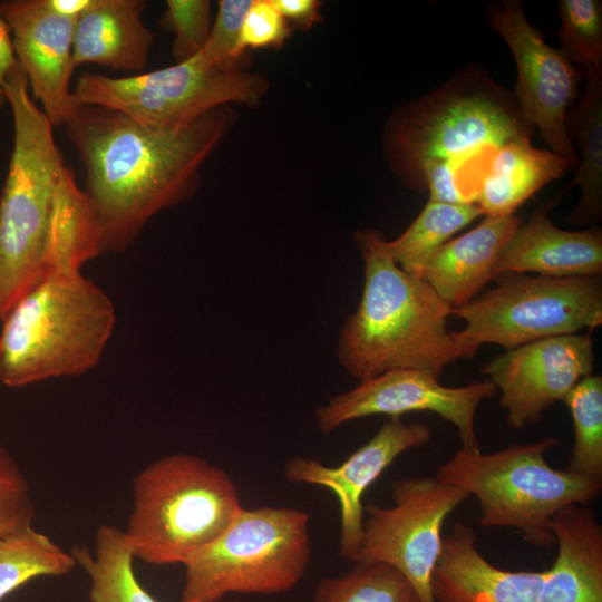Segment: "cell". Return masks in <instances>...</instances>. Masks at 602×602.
I'll return each instance as SVG.
<instances>
[{"label":"cell","mask_w":602,"mask_h":602,"mask_svg":"<svg viewBox=\"0 0 602 602\" xmlns=\"http://www.w3.org/2000/svg\"><path fill=\"white\" fill-rule=\"evenodd\" d=\"M234 122L231 106L186 126L154 127L114 109L78 105L65 126L86 172L99 255L126 251L151 219L190 200Z\"/></svg>","instance_id":"1"},{"label":"cell","mask_w":602,"mask_h":602,"mask_svg":"<svg viewBox=\"0 0 602 602\" xmlns=\"http://www.w3.org/2000/svg\"><path fill=\"white\" fill-rule=\"evenodd\" d=\"M513 93L477 66L402 105L388 118L385 156L400 181L428 200L476 204L495 154L507 143L531 138Z\"/></svg>","instance_id":"2"},{"label":"cell","mask_w":602,"mask_h":602,"mask_svg":"<svg viewBox=\"0 0 602 602\" xmlns=\"http://www.w3.org/2000/svg\"><path fill=\"white\" fill-rule=\"evenodd\" d=\"M383 234L372 227L355 234L363 263L359 304L342 324L336 346L339 365L359 381L396 369L438 378L466 358L447 329L453 307L420 276L391 258Z\"/></svg>","instance_id":"3"},{"label":"cell","mask_w":602,"mask_h":602,"mask_svg":"<svg viewBox=\"0 0 602 602\" xmlns=\"http://www.w3.org/2000/svg\"><path fill=\"white\" fill-rule=\"evenodd\" d=\"M115 322L111 299L80 271L46 275L0 323V382L21 388L89 371Z\"/></svg>","instance_id":"4"},{"label":"cell","mask_w":602,"mask_h":602,"mask_svg":"<svg viewBox=\"0 0 602 602\" xmlns=\"http://www.w3.org/2000/svg\"><path fill=\"white\" fill-rule=\"evenodd\" d=\"M4 90L13 119V145L0 197V323L46 275L55 198L66 168L54 126L31 98L19 64Z\"/></svg>","instance_id":"5"},{"label":"cell","mask_w":602,"mask_h":602,"mask_svg":"<svg viewBox=\"0 0 602 602\" xmlns=\"http://www.w3.org/2000/svg\"><path fill=\"white\" fill-rule=\"evenodd\" d=\"M133 498L123 532L134 557L153 565L184 564L243 507L224 469L186 453L163 456L137 473Z\"/></svg>","instance_id":"6"},{"label":"cell","mask_w":602,"mask_h":602,"mask_svg":"<svg viewBox=\"0 0 602 602\" xmlns=\"http://www.w3.org/2000/svg\"><path fill=\"white\" fill-rule=\"evenodd\" d=\"M557 444L543 437L494 453L460 448L435 477L476 497L483 526L511 527L528 544L550 548L555 544L554 515L594 501L602 489L601 479L548 465L545 455Z\"/></svg>","instance_id":"7"},{"label":"cell","mask_w":602,"mask_h":602,"mask_svg":"<svg viewBox=\"0 0 602 602\" xmlns=\"http://www.w3.org/2000/svg\"><path fill=\"white\" fill-rule=\"evenodd\" d=\"M310 515L294 507L241 508L225 530L183 565L179 602H219L230 593L276 594L304 576Z\"/></svg>","instance_id":"8"},{"label":"cell","mask_w":602,"mask_h":602,"mask_svg":"<svg viewBox=\"0 0 602 602\" xmlns=\"http://www.w3.org/2000/svg\"><path fill=\"white\" fill-rule=\"evenodd\" d=\"M494 282L492 289L453 308L452 315L465 321V328L454 336L466 358L486 343L508 350L602 324L601 275L550 278L503 272Z\"/></svg>","instance_id":"9"},{"label":"cell","mask_w":602,"mask_h":602,"mask_svg":"<svg viewBox=\"0 0 602 602\" xmlns=\"http://www.w3.org/2000/svg\"><path fill=\"white\" fill-rule=\"evenodd\" d=\"M269 82L246 68L223 69L200 51L169 67L126 77L85 72L72 87L78 105L101 106L154 127H182L223 106H256Z\"/></svg>","instance_id":"10"},{"label":"cell","mask_w":602,"mask_h":602,"mask_svg":"<svg viewBox=\"0 0 602 602\" xmlns=\"http://www.w3.org/2000/svg\"><path fill=\"white\" fill-rule=\"evenodd\" d=\"M394 506L365 507L357 562L385 563L414 586L420 602H435L431 577L441 552L446 517L468 495L436 477H406L394 483Z\"/></svg>","instance_id":"11"},{"label":"cell","mask_w":602,"mask_h":602,"mask_svg":"<svg viewBox=\"0 0 602 602\" xmlns=\"http://www.w3.org/2000/svg\"><path fill=\"white\" fill-rule=\"evenodd\" d=\"M489 26L508 46L517 70L513 93L527 124L550 151L576 171L579 158L566 129V116L577 97L581 74L556 48L545 42L518 0L488 6Z\"/></svg>","instance_id":"12"},{"label":"cell","mask_w":602,"mask_h":602,"mask_svg":"<svg viewBox=\"0 0 602 602\" xmlns=\"http://www.w3.org/2000/svg\"><path fill=\"white\" fill-rule=\"evenodd\" d=\"M496 391L489 380L447 387L425 371L396 369L361 380L332 397L315 409V421L323 434H330L346 423L369 416L400 418L407 412L431 411L457 428L462 449L479 452L476 411Z\"/></svg>","instance_id":"13"},{"label":"cell","mask_w":602,"mask_h":602,"mask_svg":"<svg viewBox=\"0 0 602 602\" xmlns=\"http://www.w3.org/2000/svg\"><path fill=\"white\" fill-rule=\"evenodd\" d=\"M590 333H572L532 341L508 349L482 372L501 391L506 421L521 429L542 419L554 402L564 401L584 377L592 375Z\"/></svg>","instance_id":"14"},{"label":"cell","mask_w":602,"mask_h":602,"mask_svg":"<svg viewBox=\"0 0 602 602\" xmlns=\"http://www.w3.org/2000/svg\"><path fill=\"white\" fill-rule=\"evenodd\" d=\"M430 438L431 430L426 424L391 418L339 466L294 457L285 464L284 476L292 484L323 486L336 495L340 505L339 551L341 556L356 563L362 540L365 492L397 457Z\"/></svg>","instance_id":"15"},{"label":"cell","mask_w":602,"mask_h":602,"mask_svg":"<svg viewBox=\"0 0 602 602\" xmlns=\"http://www.w3.org/2000/svg\"><path fill=\"white\" fill-rule=\"evenodd\" d=\"M0 16L33 99L54 127L65 125L78 106L70 86L76 20L56 13L46 0L0 1Z\"/></svg>","instance_id":"16"},{"label":"cell","mask_w":602,"mask_h":602,"mask_svg":"<svg viewBox=\"0 0 602 602\" xmlns=\"http://www.w3.org/2000/svg\"><path fill=\"white\" fill-rule=\"evenodd\" d=\"M476 533L456 522L443 540L431 577L435 602H537L547 576L542 571H508L477 548Z\"/></svg>","instance_id":"17"},{"label":"cell","mask_w":602,"mask_h":602,"mask_svg":"<svg viewBox=\"0 0 602 602\" xmlns=\"http://www.w3.org/2000/svg\"><path fill=\"white\" fill-rule=\"evenodd\" d=\"M503 272L550 278L599 276L602 273V231L592 226L566 231L553 224L547 205L538 207L513 232L496 265Z\"/></svg>","instance_id":"18"},{"label":"cell","mask_w":602,"mask_h":602,"mask_svg":"<svg viewBox=\"0 0 602 602\" xmlns=\"http://www.w3.org/2000/svg\"><path fill=\"white\" fill-rule=\"evenodd\" d=\"M522 221L515 214L484 216L474 229L437 249L420 278L453 308L464 305L494 281L498 255Z\"/></svg>","instance_id":"19"},{"label":"cell","mask_w":602,"mask_h":602,"mask_svg":"<svg viewBox=\"0 0 602 602\" xmlns=\"http://www.w3.org/2000/svg\"><path fill=\"white\" fill-rule=\"evenodd\" d=\"M144 0H95L75 25L72 65L97 64L142 74L155 35L143 21Z\"/></svg>","instance_id":"20"},{"label":"cell","mask_w":602,"mask_h":602,"mask_svg":"<svg viewBox=\"0 0 602 602\" xmlns=\"http://www.w3.org/2000/svg\"><path fill=\"white\" fill-rule=\"evenodd\" d=\"M557 545L537 602H602V527L583 505H570L553 517Z\"/></svg>","instance_id":"21"},{"label":"cell","mask_w":602,"mask_h":602,"mask_svg":"<svg viewBox=\"0 0 602 602\" xmlns=\"http://www.w3.org/2000/svg\"><path fill=\"white\" fill-rule=\"evenodd\" d=\"M569 165L546 148L521 138L494 156L479 186L476 205L483 216H508L548 183L569 172Z\"/></svg>","instance_id":"22"},{"label":"cell","mask_w":602,"mask_h":602,"mask_svg":"<svg viewBox=\"0 0 602 602\" xmlns=\"http://www.w3.org/2000/svg\"><path fill=\"white\" fill-rule=\"evenodd\" d=\"M581 100L566 116L567 134L579 148L576 175L569 187L581 195L567 221L589 224L602 216V72L584 76Z\"/></svg>","instance_id":"23"},{"label":"cell","mask_w":602,"mask_h":602,"mask_svg":"<svg viewBox=\"0 0 602 602\" xmlns=\"http://www.w3.org/2000/svg\"><path fill=\"white\" fill-rule=\"evenodd\" d=\"M98 255L95 214L72 171L66 166L55 198L45 256L46 275L80 271L82 264Z\"/></svg>","instance_id":"24"},{"label":"cell","mask_w":602,"mask_h":602,"mask_svg":"<svg viewBox=\"0 0 602 602\" xmlns=\"http://www.w3.org/2000/svg\"><path fill=\"white\" fill-rule=\"evenodd\" d=\"M70 553L89 577L90 602H158L136 577L135 557L116 526H98L94 553L86 545H75Z\"/></svg>","instance_id":"25"},{"label":"cell","mask_w":602,"mask_h":602,"mask_svg":"<svg viewBox=\"0 0 602 602\" xmlns=\"http://www.w3.org/2000/svg\"><path fill=\"white\" fill-rule=\"evenodd\" d=\"M480 215L476 204L428 200L410 225L397 239L387 241L388 251L404 271L420 276L431 254Z\"/></svg>","instance_id":"26"},{"label":"cell","mask_w":602,"mask_h":602,"mask_svg":"<svg viewBox=\"0 0 602 602\" xmlns=\"http://www.w3.org/2000/svg\"><path fill=\"white\" fill-rule=\"evenodd\" d=\"M77 562L32 525L0 538V601L38 576H61Z\"/></svg>","instance_id":"27"},{"label":"cell","mask_w":602,"mask_h":602,"mask_svg":"<svg viewBox=\"0 0 602 602\" xmlns=\"http://www.w3.org/2000/svg\"><path fill=\"white\" fill-rule=\"evenodd\" d=\"M313 602H420L414 586L385 563L358 562L340 576L322 579Z\"/></svg>","instance_id":"28"},{"label":"cell","mask_w":602,"mask_h":602,"mask_svg":"<svg viewBox=\"0 0 602 602\" xmlns=\"http://www.w3.org/2000/svg\"><path fill=\"white\" fill-rule=\"evenodd\" d=\"M573 420L574 443L569 470L602 479V378L580 380L564 399Z\"/></svg>","instance_id":"29"},{"label":"cell","mask_w":602,"mask_h":602,"mask_svg":"<svg viewBox=\"0 0 602 602\" xmlns=\"http://www.w3.org/2000/svg\"><path fill=\"white\" fill-rule=\"evenodd\" d=\"M560 50L583 76L602 72V1L560 0Z\"/></svg>","instance_id":"30"},{"label":"cell","mask_w":602,"mask_h":602,"mask_svg":"<svg viewBox=\"0 0 602 602\" xmlns=\"http://www.w3.org/2000/svg\"><path fill=\"white\" fill-rule=\"evenodd\" d=\"M208 0H167L159 25L174 35L175 62L185 61L203 50L212 28Z\"/></svg>","instance_id":"31"},{"label":"cell","mask_w":602,"mask_h":602,"mask_svg":"<svg viewBox=\"0 0 602 602\" xmlns=\"http://www.w3.org/2000/svg\"><path fill=\"white\" fill-rule=\"evenodd\" d=\"M252 0H221L212 23L211 32L202 52L215 66L223 69H240L246 61L241 50L242 25Z\"/></svg>","instance_id":"32"},{"label":"cell","mask_w":602,"mask_h":602,"mask_svg":"<svg viewBox=\"0 0 602 602\" xmlns=\"http://www.w3.org/2000/svg\"><path fill=\"white\" fill-rule=\"evenodd\" d=\"M35 516L28 479L0 443V538L32 525Z\"/></svg>","instance_id":"33"},{"label":"cell","mask_w":602,"mask_h":602,"mask_svg":"<svg viewBox=\"0 0 602 602\" xmlns=\"http://www.w3.org/2000/svg\"><path fill=\"white\" fill-rule=\"evenodd\" d=\"M291 31L272 0H252L242 25L241 50L246 54L250 49L281 48Z\"/></svg>","instance_id":"34"},{"label":"cell","mask_w":602,"mask_h":602,"mask_svg":"<svg viewBox=\"0 0 602 602\" xmlns=\"http://www.w3.org/2000/svg\"><path fill=\"white\" fill-rule=\"evenodd\" d=\"M290 28L307 31L321 22L322 2L318 0H272Z\"/></svg>","instance_id":"35"},{"label":"cell","mask_w":602,"mask_h":602,"mask_svg":"<svg viewBox=\"0 0 602 602\" xmlns=\"http://www.w3.org/2000/svg\"><path fill=\"white\" fill-rule=\"evenodd\" d=\"M17 65L18 60L9 27L0 16V111L8 105L4 86Z\"/></svg>","instance_id":"36"},{"label":"cell","mask_w":602,"mask_h":602,"mask_svg":"<svg viewBox=\"0 0 602 602\" xmlns=\"http://www.w3.org/2000/svg\"><path fill=\"white\" fill-rule=\"evenodd\" d=\"M49 8L58 14L77 20L95 0H46Z\"/></svg>","instance_id":"37"}]
</instances>
